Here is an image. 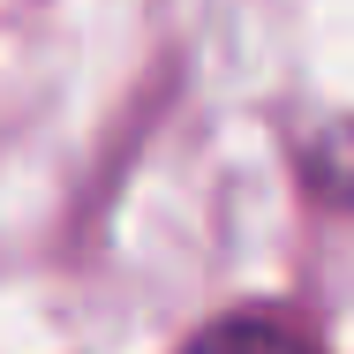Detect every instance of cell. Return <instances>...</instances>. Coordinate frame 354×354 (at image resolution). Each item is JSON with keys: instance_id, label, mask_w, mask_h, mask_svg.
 Segmentation results:
<instances>
[{"instance_id": "2", "label": "cell", "mask_w": 354, "mask_h": 354, "mask_svg": "<svg viewBox=\"0 0 354 354\" xmlns=\"http://www.w3.org/2000/svg\"><path fill=\"white\" fill-rule=\"evenodd\" d=\"M204 339H301V332L272 317H226V324H204Z\"/></svg>"}, {"instance_id": "1", "label": "cell", "mask_w": 354, "mask_h": 354, "mask_svg": "<svg viewBox=\"0 0 354 354\" xmlns=\"http://www.w3.org/2000/svg\"><path fill=\"white\" fill-rule=\"evenodd\" d=\"M309 174H317V189H324V196L354 204V121H347V129H332V136L309 151Z\"/></svg>"}]
</instances>
